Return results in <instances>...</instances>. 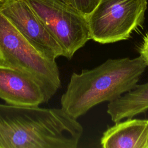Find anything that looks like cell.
<instances>
[{"label": "cell", "instance_id": "cell-1", "mask_svg": "<svg viewBox=\"0 0 148 148\" xmlns=\"http://www.w3.org/2000/svg\"><path fill=\"white\" fill-rule=\"evenodd\" d=\"M83 132L61 108L0 104V148H76Z\"/></svg>", "mask_w": 148, "mask_h": 148}, {"label": "cell", "instance_id": "cell-2", "mask_svg": "<svg viewBox=\"0 0 148 148\" xmlns=\"http://www.w3.org/2000/svg\"><path fill=\"white\" fill-rule=\"evenodd\" d=\"M147 66L139 56L108 59L92 69L73 72L61 96V108L77 119L97 105L113 101L132 90Z\"/></svg>", "mask_w": 148, "mask_h": 148}, {"label": "cell", "instance_id": "cell-3", "mask_svg": "<svg viewBox=\"0 0 148 148\" xmlns=\"http://www.w3.org/2000/svg\"><path fill=\"white\" fill-rule=\"evenodd\" d=\"M56 60L26 38L0 12V63L35 77L54 95L61 84Z\"/></svg>", "mask_w": 148, "mask_h": 148}, {"label": "cell", "instance_id": "cell-4", "mask_svg": "<svg viewBox=\"0 0 148 148\" xmlns=\"http://www.w3.org/2000/svg\"><path fill=\"white\" fill-rule=\"evenodd\" d=\"M147 0H100L86 16L91 39L102 44L127 40L141 27Z\"/></svg>", "mask_w": 148, "mask_h": 148}, {"label": "cell", "instance_id": "cell-5", "mask_svg": "<svg viewBox=\"0 0 148 148\" xmlns=\"http://www.w3.org/2000/svg\"><path fill=\"white\" fill-rule=\"evenodd\" d=\"M71 60L90 37L86 16L62 0H25Z\"/></svg>", "mask_w": 148, "mask_h": 148}, {"label": "cell", "instance_id": "cell-6", "mask_svg": "<svg viewBox=\"0 0 148 148\" xmlns=\"http://www.w3.org/2000/svg\"><path fill=\"white\" fill-rule=\"evenodd\" d=\"M0 12L29 40L50 57L63 56V51L25 0H3Z\"/></svg>", "mask_w": 148, "mask_h": 148}, {"label": "cell", "instance_id": "cell-7", "mask_svg": "<svg viewBox=\"0 0 148 148\" xmlns=\"http://www.w3.org/2000/svg\"><path fill=\"white\" fill-rule=\"evenodd\" d=\"M53 96L35 77L0 63V98L7 104L39 106L47 102Z\"/></svg>", "mask_w": 148, "mask_h": 148}, {"label": "cell", "instance_id": "cell-8", "mask_svg": "<svg viewBox=\"0 0 148 148\" xmlns=\"http://www.w3.org/2000/svg\"><path fill=\"white\" fill-rule=\"evenodd\" d=\"M100 142L103 148H148V120L116 122L103 133Z\"/></svg>", "mask_w": 148, "mask_h": 148}, {"label": "cell", "instance_id": "cell-9", "mask_svg": "<svg viewBox=\"0 0 148 148\" xmlns=\"http://www.w3.org/2000/svg\"><path fill=\"white\" fill-rule=\"evenodd\" d=\"M120 113L124 118H132L148 110V82L136 84L117 100Z\"/></svg>", "mask_w": 148, "mask_h": 148}, {"label": "cell", "instance_id": "cell-10", "mask_svg": "<svg viewBox=\"0 0 148 148\" xmlns=\"http://www.w3.org/2000/svg\"><path fill=\"white\" fill-rule=\"evenodd\" d=\"M85 16L89 14L100 0H62Z\"/></svg>", "mask_w": 148, "mask_h": 148}, {"label": "cell", "instance_id": "cell-11", "mask_svg": "<svg viewBox=\"0 0 148 148\" xmlns=\"http://www.w3.org/2000/svg\"><path fill=\"white\" fill-rule=\"evenodd\" d=\"M139 53L148 66V33L143 38V42L139 48Z\"/></svg>", "mask_w": 148, "mask_h": 148}, {"label": "cell", "instance_id": "cell-12", "mask_svg": "<svg viewBox=\"0 0 148 148\" xmlns=\"http://www.w3.org/2000/svg\"><path fill=\"white\" fill-rule=\"evenodd\" d=\"M3 1V0H0V2H1V1Z\"/></svg>", "mask_w": 148, "mask_h": 148}]
</instances>
